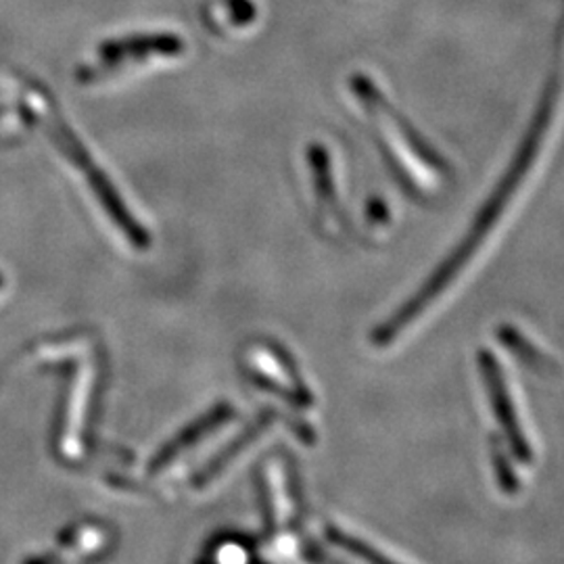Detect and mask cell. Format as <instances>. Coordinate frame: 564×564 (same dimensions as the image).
Masks as SVG:
<instances>
[{"mask_svg":"<svg viewBox=\"0 0 564 564\" xmlns=\"http://www.w3.org/2000/svg\"><path fill=\"white\" fill-rule=\"evenodd\" d=\"M184 51L178 36L172 34H149V36H130V39H121V41H111L102 44L97 53L95 63H90L84 72H82V80H97L99 76H105L113 69H121L123 65H132V63H141L147 57L153 55H178Z\"/></svg>","mask_w":564,"mask_h":564,"instance_id":"1","label":"cell"},{"mask_svg":"<svg viewBox=\"0 0 564 564\" xmlns=\"http://www.w3.org/2000/svg\"><path fill=\"white\" fill-rule=\"evenodd\" d=\"M479 366H481V375H484V383L485 389H487V395H489V402L494 405V414L498 416V421L502 424L514 456L521 463H531V447H529V442H527L521 423H519L517 408H514L512 398H510V393L506 389L505 375H502L500 366H498L496 358L489 351H481Z\"/></svg>","mask_w":564,"mask_h":564,"instance_id":"2","label":"cell"},{"mask_svg":"<svg viewBox=\"0 0 564 564\" xmlns=\"http://www.w3.org/2000/svg\"><path fill=\"white\" fill-rule=\"evenodd\" d=\"M228 416H230V408H218L216 412L203 416L199 423L188 426L172 444L167 445V447H163L162 454H158V458H155V463H153V468H163L165 464L172 463V458H174L176 454H181L186 447H191L195 442H199L203 435H207L214 426H218V424L226 421Z\"/></svg>","mask_w":564,"mask_h":564,"instance_id":"3","label":"cell"},{"mask_svg":"<svg viewBox=\"0 0 564 564\" xmlns=\"http://www.w3.org/2000/svg\"><path fill=\"white\" fill-rule=\"evenodd\" d=\"M328 538L333 540V544L341 545L343 550L358 556L366 564H395L391 558L381 554L379 550H375L368 542L358 540V538H354L345 531H339V529H328Z\"/></svg>","mask_w":564,"mask_h":564,"instance_id":"4","label":"cell"},{"mask_svg":"<svg viewBox=\"0 0 564 564\" xmlns=\"http://www.w3.org/2000/svg\"><path fill=\"white\" fill-rule=\"evenodd\" d=\"M0 284H2V279H0Z\"/></svg>","mask_w":564,"mask_h":564,"instance_id":"5","label":"cell"}]
</instances>
